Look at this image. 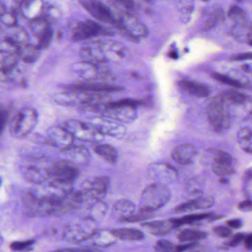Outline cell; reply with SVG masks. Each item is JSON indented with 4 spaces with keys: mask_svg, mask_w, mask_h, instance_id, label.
<instances>
[{
    "mask_svg": "<svg viewBox=\"0 0 252 252\" xmlns=\"http://www.w3.org/2000/svg\"><path fill=\"white\" fill-rule=\"evenodd\" d=\"M107 206L102 201L95 202L93 203L91 207V216L88 218L92 219L93 220L96 221L98 220L102 219L107 212Z\"/></svg>",
    "mask_w": 252,
    "mask_h": 252,
    "instance_id": "obj_41",
    "label": "cell"
},
{
    "mask_svg": "<svg viewBox=\"0 0 252 252\" xmlns=\"http://www.w3.org/2000/svg\"><path fill=\"white\" fill-rule=\"evenodd\" d=\"M176 55H177V53L175 52V51H173V52H170V54H169V57H170L171 58H173V59L177 58Z\"/></svg>",
    "mask_w": 252,
    "mask_h": 252,
    "instance_id": "obj_59",
    "label": "cell"
},
{
    "mask_svg": "<svg viewBox=\"0 0 252 252\" xmlns=\"http://www.w3.org/2000/svg\"><path fill=\"white\" fill-rule=\"evenodd\" d=\"M2 178H1V177H0V187H1V184H2Z\"/></svg>",
    "mask_w": 252,
    "mask_h": 252,
    "instance_id": "obj_60",
    "label": "cell"
},
{
    "mask_svg": "<svg viewBox=\"0 0 252 252\" xmlns=\"http://www.w3.org/2000/svg\"><path fill=\"white\" fill-rule=\"evenodd\" d=\"M110 186V178L107 176H98L86 180L80 190L84 201L91 200L94 203L101 201L107 194Z\"/></svg>",
    "mask_w": 252,
    "mask_h": 252,
    "instance_id": "obj_9",
    "label": "cell"
},
{
    "mask_svg": "<svg viewBox=\"0 0 252 252\" xmlns=\"http://www.w3.org/2000/svg\"><path fill=\"white\" fill-rule=\"evenodd\" d=\"M197 154V150L194 146L189 144L178 146L172 153L174 161L181 165H188L192 163Z\"/></svg>",
    "mask_w": 252,
    "mask_h": 252,
    "instance_id": "obj_21",
    "label": "cell"
},
{
    "mask_svg": "<svg viewBox=\"0 0 252 252\" xmlns=\"http://www.w3.org/2000/svg\"><path fill=\"white\" fill-rule=\"evenodd\" d=\"M51 252H101L99 249L95 248H70V249H58Z\"/></svg>",
    "mask_w": 252,
    "mask_h": 252,
    "instance_id": "obj_50",
    "label": "cell"
},
{
    "mask_svg": "<svg viewBox=\"0 0 252 252\" xmlns=\"http://www.w3.org/2000/svg\"><path fill=\"white\" fill-rule=\"evenodd\" d=\"M116 237L111 230H95L94 234L86 240L90 245L96 247H107L116 243Z\"/></svg>",
    "mask_w": 252,
    "mask_h": 252,
    "instance_id": "obj_25",
    "label": "cell"
},
{
    "mask_svg": "<svg viewBox=\"0 0 252 252\" xmlns=\"http://www.w3.org/2000/svg\"><path fill=\"white\" fill-rule=\"evenodd\" d=\"M84 202L80 191H75L71 186L54 182L32 190L24 197L26 210L38 216L63 215L78 209Z\"/></svg>",
    "mask_w": 252,
    "mask_h": 252,
    "instance_id": "obj_1",
    "label": "cell"
},
{
    "mask_svg": "<svg viewBox=\"0 0 252 252\" xmlns=\"http://www.w3.org/2000/svg\"><path fill=\"white\" fill-rule=\"evenodd\" d=\"M152 217H153V213H151V212H143V211L139 210L138 213L132 214L129 218L125 219L123 222H141V221H145L147 220L150 219Z\"/></svg>",
    "mask_w": 252,
    "mask_h": 252,
    "instance_id": "obj_46",
    "label": "cell"
},
{
    "mask_svg": "<svg viewBox=\"0 0 252 252\" xmlns=\"http://www.w3.org/2000/svg\"><path fill=\"white\" fill-rule=\"evenodd\" d=\"M95 230V221L86 218L78 223L69 225L64 231V236L69 241L80 243L86 241Z\"/></svg>",
    "mask_w": 252,
    "mask_h": 252,
    "instance_id": "obj_13",
    "label": "cell"
},
{
    "mask_svg": "<svg viewBox=\"0 0 252 252\" xmlns=\"http://www.w3.org/2000/svg\"><path fill=\"white\" fill-rule=\"evenodd\" d=\"M90 124L103 136L109 135L113 138H122L126 133V128L122 124L105 118H94Z\"/></svg>",
    "mask_w": 252,
    "mask_h": 252,
    "instance_id": "obj_17",
    "label": "cell"
},
{
    "mask_svg": "<svg viewBox=\"0 0 252 252\" xmlns=\"http://www.w3.org/2000/svg\"><path fill=\"white\" fill-rule=\"evenodd\" d=\"M38 123L37 112L31 107L21 109L10 123L9 132L14 138L26 137Z\"/></svg>",
    "mask_w": 252,
    "mask_h": 252,
    "instance_id": "obj_4",
    "label": "cell"
},
{
    "mask_svg": "<svg viewBox=\"0 0 252 252\" xmlns=\"http://www.w3.org/2000/svg\"><path fill=\"white\" fill-rule=\"evenodd\" d=\"M228 17L237 27L246 28L247 26V14L241 8L237 5H232L229 8Z\"/></svg>",
    "mask_w": 252,
    "mask_h": 252,
    "instance_id": "obj_37",
    "label": "cell"
},
{
    "mask_svg": "<svg viewBox=\"0 0 252 252\" xmlns=\"http://www.w3.org/2000/svg\"><path fill=\"white\" fill-rule=\"evenodd\" d=\"M100 113L103 118L119 124L130 123L137 117V110L135 107L115 105L112 101L106 104L100 110Z\"/></svg>",
    "mask_w": 252,
    "mask_h": 252,
    "instance_id": "obj_12",
    "label": "cell"
},
{
    "mask_svg": "<svg viewBox=\"0 0 252 252\" xmlns=\"http://www.w3.org/2000/svg\"><path fill=\"white\" fill-rule=\"evenodd\" d=\"M8 118H9L8 112L5 109L0 108V135L2 133L5 126H6Z\"/></svg>",
    "mask_w": 252,
    "mask_h": 252,
    "instance_id": "obj_52",
    "label": "cell"
},
{
    "mask_svg": "<svg viewBox=\"0 0 252 252\" xmlns=\"http://www.w3.org/2000/svg\"><path fill=\"white\" fill-rule=\"evenodd\" d=\"M207 233L198 230L185 229L178 234V239L181 243H195L207 237Z\"/></svg>",
    "mask_w": 252,
    "mask_h": 252,
    "instance_id": "obj_35",
    "label": "cell"
},
{
    "mask_svg": "<svg viewBox=\"0 0 252 252\" xmlns=\"http://www.w3.org/2000/svg\"><path fill=\"white\" fill-rule=\"evenodd\" d=\"M226 225L229 228L237 229V228H241L243 226V221L238 218H234V219L226 221Z\"/></svg>",
    "mask_w": 252,
    "mask_h": 252,
    "instance_id": "obj_53",
    "label": "cell"
},
{
    "mask_svg": "<svg viewBox=\"0 0 252 252\" xmlns=\"http://www.w3.org/2000/svg\"><path fill=\"white\" fill-rule=\"evenodd\" d=\"M63 127L67 129L73 138L85 142H98L104 137L91 124L75 119L65 121Z\"/></svg>",
    "mask_w": 252,
    "mask_h": 252,
    "instance_id": "obj_8",
    "label": "cell"
},
{
    "mask_svg": "<svg viewBox=\"0 0 252 252\" xmlns=\"http://www.w3.org/2000/svg\"><path fill=\"white\" fill-rule=\"evenodd\" d=\"M239 209L246 212H251L252 209V203L251 199H246L243 201L240 202L238 204Z\"/></svg>",
    "mask_w": 252,
    "mask_h": 252,
    "instance_id": "obj_55",
    "label": "cell"
},
{
    "mask_svg": "<svg viewBox=\"0 0 252 252\" xmlns=\"http://www.w3.org/2000/svg\"><path fill=\"white\" fill-rule=\"evenodd\" d=\"M223 16V10L219 5L209 8L205 12L202 22V30L209 31L213 29L222 20Z\"/></svg>",
    "mask_w": 252,
    "mask_h": 252,
    "instance_id": "obj_26",
    "label": "cell"
},
{
    "mask_svg": "<svg viewBox=\"0 0 252 252\" xmlns=\"http://www.w3.org/2000/svg\"><path fill=\"white\" fill-rule=\"evenodd\" d=\"M79 57L82 62L94 65H102L107 62L101 41H92L85 44L79 51Z\"/></svg>",
    "mask_w": 252,
    "mask_h": 252,
    "instance_id": "obj_15",
    "label": "cell"
},
{
    "mask_svg": "<svg viewBox=\"0 0 252 252\" xmlns=\"http://www.w3.org/2000/svg\"><path fill=\"white\" fill-rule=\"evenodd\" d=\"M220 96L227 105L228 104L240 105V104H246L249 100V97L247 95L234 90L224 91L220 95Z\"/></svg>",
    "mask_w": 252,
    "mask_h": 252,
    "instance_id": "obj_36",
    "label": "cell"
},
{
    "mask_svg": "<svg viewBox=\"0 0 252 252\" xmlns=\"http://www.w3.org/2000/svg\"><path fill=\"white\" fill-rule=\"evenodd\" d=\"M215 200L211 197H200L193 200H189L185 203H181L175 207V213L191 212V211L207 209L213 206Z\"/></svg>",
    "mask_w": 252,
    "mask_h": 252,
    "instance_id": "obj_22",
    "label": "cell"
},
{
    "mask_svg": "<svg viewBox=\"0 0 252 252\" xmlns=\"http://www.w3.org/2000/svg\"><path fill=\"white\" fill-rule=\"evenodd\" d=\"M111 232L116 238L128 241H139L144 238V234L141 230L134 228H121L112 229Z\"/></svg>",
    "mask_w": 252,
    "mask_h": 252,
    "instance_id": "obj_32",
    "label": "cell"
},
{
    "mask_svg": "<svg viewBox=\"0 0 252 252\" xmlns=\"http://www.w3.org/2000/svg\"><path fill=\"white\" fill-rule=\"evenodd\" d=\"M119 33L132 42H138L148 34L147 27L135 18L134 14L120 12L116 26Z\"/></svg>",
    "mask_w": 252,
    "mask_h": 252,
    "instance_id": "obj_5",
    "label": "cell"
},
{
    "mask_svg": "<svg viewBox=\"0 0 252 252\" xmlns=\"http://www.w3.org/2000/svg\"><path fill=\"white\" fill-rule=\"evenodd\" d=\"M0 30H2V27H1V25H0Z\"/></svg>",
    "mask_w": 252,
    "mask_h": 252,
    "instance_id": "obj_61",
    "label": "cell"
},
{
    "mask_svg": "<svg viewBox=\"0 0 252 252\" xmlns=\"http://www.w3.org/2000/svg\"><path fill=\"white\" fill-rule=\"evenodd\" d=\"M1 23L9 28V29L18 26V20H17L16 13L5 11V12L0 14V24Z\"/></svg>",
    "mask_w": 252,
    "mask_h": 252,
    "instance_id": "obj_43",
    "label": "cell"
},
{
    "mask_svg": "<svg viewBox=\"0 0 252 252\" xmlns=\"http://www.w3.org/2000/svg\"><path fill=\"white\" fill-rule=\"evenodd\" d=\"M170 191L164 184H150L143 191L140 197V211L153 213L164 206L170 199Z\"/></svg>",
    "mask_w": 252,
    "mask_h": 252,
    "instance_id": "obj_2",
    "label": "cell"
},
{
    "mask_svg": "<svg viewBox=\"0 0 252 252\" xmlns=\"http://www.w3.org/2000/svg\"><path fill=\"white\" fill-rule=\"evenodd\" d=\"M206 159L210 163L214 173L218 176H227L234 173V160L228 153L221 150H209Z\"/></svg>",
    "mask_w": 252,
    "mask_h": 252,
    "instance_id": "obj_10",
    "label": "cell"
},
{
    "mask_svg": "<svg viewBox=\"0 0 252 252\" xmlns=\"http://www.w3.org/2000/svg\"><path fill=\"white\" fill-rule=\"evenodd\" d=\"M186 191L190 195H199L203 191V184L199 178L189 180L186 185Z\"/></svg>",
    "mask_w": 252,
    "mask_h": 252,
    "instance_id": "obj_42",
    "label": "cell"
},
{
    "mask_svg": "<svg viewBox=\"0 0 252 252\" xmlns=\"http://www.w3.org/2000/svg\"><path fill=\"white\" fill-rule=\"evenodd\" d=\"M113 34L114 33L110 29L93 20L76 21L71 26V39L73 42H81L97 36H113Z\"/></svg>",
    "mask_w": 252,
    "mask_h": 252,
    "instance_id": "obj_7",
    "label": "cell"
},
{
    "mask_svg": "<svg viewBox=\"0 0 252 252\" xmlns=\"http://www.w3.org/2000/svg\"><path fill=\"white\" fill-rule=\"evenodd\" d=\"M64 160L77 166H85L89 163L91 156L89 151L84 146L73 145L61 150Z\"/></svg>",
    "mask_w": 252,
    "mask_h": 252,
    "instance_id": "obj_19",
    "label": "cell"
},
{
    "mask_svg": "<svg viewBox=\"0 0 252 252\" xmlns=\"http://www.w3.org/2000/svg\"><path fill=\"white\" fill-rule=\"evenodd\" d=\"M148 174L152 179L159 184H172L178 179V173L175 168L166 163L156 162L148 168Z\"/></svg>",
    "mask_w": 252,
    "mask_h": 252,
    "instance_id": "obj_14",
    "label": "cell"
},
{
    "mask_svg": "<svg viewBox=\"0 0 252 252\" xmlns=\"http://www.w3.org/2000/svg\"><path fill=\"white\" fill-rule=\"evenodd\" d=\"M41 55V49H39L36 45L26 44L20 47L17 51V56L19 59L26 63H33L39 60Z\"/></svg>",
    "mask_w": 252,
    "mask_h": 252,
    "instance_id": "obj_31",
    "label": "cell"
},
{
    "mask_svg": "<svg viewBox=\"0 0 252 252\" xmlns=\"http://www.w3.org/2000/svg\"><path fill=\"white\" fill-rule=\"evenodd\" d=\"M34 240H24V241H15L10 245V248L11 250L14 252H19V251H23L30 246L34 244Z\"/></svg>",
    "mask_w": 252,
    "mask_h": 252,
    "instance_id": "obj_48",
    "label": "cell"
},
{
    "mask_svg": "<svg viewBox=\"0 0 252 252\" xmlns=\"http://www.w3.org/2000/svg\"><path fill=\"white\" fill-rule=\"evenodd\" d=\"M47 142L53 147L63 150L73 145L74 138L63 126H54L46 132Z\"/></svg>",
    "mask_w": 252,
    "mask_h": 252,
    "instance_id": "obj_18",
    "label": "cell"
},
{
    "mask_svg": "<svg viewBox=\"0 0 252 252\" xmlns=\"http://www.w3.org/2000/svg\"><path fill=\"white\" fill-rule=\"evenodd\" d=\"M94 151L108 163L114 164L117 161V150L110 144H98L94 147Z\"/></svg>",
    "mask_w": 252,
    "mask_h": 252,
    "instance_id": "obj_34",
    "label": "cell"
},
{
    "mask_svg": "<svg viewBox=\"0 0 252 252\" xmlns=\"http://www.w3.org/2000/svg\"><path fill=\"white\" fill-rule=\"evenodd\" d=\"M156 252H175V245L166 240H160L155 246Z\"/></svg>",
    "mask_w": 252,
    "mask_h": 252,
    "instance_id": "obj_45",
    "label": "cell"
},
{
    "mask_svg": "<svg viewBox=\"0 0 252 252\" xmlns=\"http://www.w3.org/2000/svg\"><path fill=\"white\" fill-rule=\"evenodd\" d=\"M4 39L20 48V47L29 43V39L27 32L17 26V27L11 29V30L7 33Z\"/></svg>",
    "mask_w": 252,
    "mask_h": 252,
    "instance_id": "obj_33",
    "label": "cell"
},
{
    "mask_svg": "<svg viewBox=\"0 0 252 252\" xmlns=\"http://www.w3.org/2000/svg\"><path fill=\"white\" fill-rule=\"evenodd\" d=\"M212 77L215 80L218 81L222 85H227V86L231 87L234 88H241L244 87L241 82L237 79H233L226 75L221 74V73H212Z\"/></svg>",
    "mask_w": 252,
    "mask_h": 252,
    "instance_id": "obj_40",
    "label": "cell"
},
{
    "mask_svg": "<svg viewBox=\"0 0 252 252\" xmlns=\"http://www.w3.org/2000/svg\"><path fill=\"white\" fill-rule=\"evenodd\" d=\"M103 50L107 61L124 58L125 56V47L122 43L116 41L104 40L101 41Z\"/></svg>",
    "mask_w": 252,
    "mask_h": 252,
    "instance_id": "obj_27",
    "label": "cell"
},
{
    "mask_svg": "<svg viewBox=\"0 0 252 252\" xmlns=\"http://www.w3.org/2000/svg\"><path fill=\"white\" fill-rule=\"evenodd\" d=\"M72 70L85 81L98 80L99 75L106 74L105 67L101 65H94L85 62L76 63L72 66Z\"/></svg>",
    "mask_w": 252,
    "mask_h": 252,
    "instance_id": "obj_20",
    "label": "cell"
},
{
    "mask_svg": "<svg viewBox=\"0 0 252 252\" xmlns=\"http://www.w3.org/2000/svg\"><path fill=\"white\" fill-rule=\"evenodd\" d=\"M252 53H243V54H237L231 57V61H244V60H252Z\"/></svg>",
    "mask_w": 252,
    "mask_h": 252,
    "instance_id": "obj_54",
    "label": "cell"
},
{
    "mask_svg": "<svg viewBox=\"0 0 252 252\" xmlns=\"http://www.w3.org/2000/svg\"><path fill=\"white\" fill-rule=\"evenodd\" d=\"M65 88H67L69 91H80V92L91 93V94L117 92L122 90L121 87L99 82L98 80L84 81V82L67 85Z\"/></svg>",
    "mask_w": 252,
    "mask_h": 252,
    "instance_id": "obj_16",
    "label": "cell"
},
{
    "mask_svg": "<svg viewBox=\"0 0 252 252\" xmlns=\"http://www.w3.org/2000/svg\"><path fill=\"white\" fill-rule=\"evenodd\" d=\"M243 70H244L245 72H248V73H250L251 72V67L250 65H246L245 64L243 67Z\"/></svg>",
    "mask_w": 252,
    "mask_h": 252,
    "instance_id": "obj_58",
    "label": "cell"
},
{
    "mask_svg": "<svg viewBox=\"0 0 252 252\" xmlns=\"http://www.w3.org/2000/svg\"><path fill=\"white\" fill-rule=\"evenodd\" d=\"M178 85L184 92L197 98H206L210 95V89L206 85L195 81L183 79Z\"/></svg>",
    "mask_w": 252,
    "mask_h": 252,
    "instance_id": "obj_24",
    "label": "cell"
},
{
    "mask_svg": "<svg viewBox=\"0 0 252 252\" xmlns=\"http://www.w3.org/2000/svg\"><path fill=\"white\" fill-rule=\"evenodd\" d=\"M211 217H214V214L212 212H208V213L193 214V215H187V216L182 217V218H172L171 220L175 224L176 228H178L181 225H186V224H192L194 222L207 219V218H211Z\"/></svg>",
    "mask_w": 252,
    "mask_h": 252,
    "instance_id": "obj_38",
    "label": "cell"
},
{
    "mask_svg": "<svg viewBox=\"0 0 252 252\" xmlns=\"http://www.w3.org/2000/svg\"><path fill=\"white\" fill-rule=\"evenodd\" d=\"M135 204L126 199L118 200L113 206V215L120 222H123L125 219L135 213Z\"/></svg>",
    "mask_w": 252,
    "mask_h": 252,
    "instance_id": "obj_29",
    "label": "cell"
},
{
    "mask_svg": "<svg viewBox=\"0 0 252 252\" xmlns=\"http://www.w3.org/2000/svg\"><path fill=\"white\" fill-rule=\"evenodd\" d=\"M22 174L27 181L35 184H41L48 179L46 169L36 166H25L22 169Z\"/></svg>",
    "mask_w": 252,
    "mask_h": 252,
    "instance_id": "obj_28",
    "label": "cell"
},
{
    "mask_svg": "<svg viewBox=\"0 0 252 252\" xmlns=\"http://www.w3.org/2000/svg\"><path fill=\"white\" fill-rule=\"evenodd\" d=\"M206 115L211 127L217 133L226 130L231 125L228 107L220 95L215 97L208 104Z\"/></svg>",
    "mask_w": 252,
    "mask_h": 252,
    "instance_id": "obj_3",
    "label": "cell"
},
{
    "mask_svg": "<svg viewBox=\"0 0 252 252\" xmlns=\"http://www.w3.org/2000/svg\"><path fill=\"white\" fill-rule=\"evenodd\" d=\"M252 169H249L245 175L244 191L248 197L251 199V191H252Z\"/></svg>",
    "mask_w": 252,
    "mask_h": 252,
    "instance_id": "obj_51",
    "label": "cell"
},
{
    "mask_svg": "<svg viewBox=\"0 0 252 252\" xmlns=\"http://www.w3.org/2000/svg\"><path fill=\"white\" fill-rule=\"evenodd\" d=\"M47 172L51 182L65 186H71L79 175V168L64 159L51 163Z\"/></svg>",
    "mask_w": 252,
    "mask_h": 252,
    "instance_id": "obj_6",
    "label": "cell"
},
{
    "mask_svg": "<svg viewBox=\"0 0 252 252\" xmlns=\"http://www.w3.org/2000/svg\"><path fill=\"white\" fill-rule=\"evenodd\" d=\"M188 252H208L205 249L204 246L199 244L198 243H194L188 251Z\"/></svg>",
    "mask_w": 252,
    "mask_h": 252,
    "instance_id": "obj_56",
    "label": "cell"
},
{
    "mask_svg": "<svg viewBox=\"0 0 252 252\" xmlns=\"http://www.w3.org/2000/svg\"><path fill=\"white\" fill-rule=\"evenodd\" d=\"M237 142L240 148L251 154L252 152V134L249 128H242L237 133Z\"/></svg>",
    "mask_w": 252,
    "mask_h": 252,
    "instance_id": "obj_39",
    "label": "cell"
},
{
    "mask_svg": "<svg viewBox=\"0 0 252 252\" xmlns=\"http://www.w3.org/2000/svg\"><path fill=\"white\" fill-rule=\"evenodd\" d=\"M246 234H243V233H237V234L232 236L229 240L225 242L224 246L229 248L236 247V246L240 245L242 242H243L245 237H246Z\"/></svg>",
    "mask_w": 252,
    "mask_h": 252,
    "instance_id": "obj_47",
    "label": "cell"
},
{
    "mask_svg": "<svg viewBox=\"0 0 252 252\" xmlns=\"http://www.w3.org/2000/svg\"><path fill=\"white\" fill-rule=\"evenodd\" d=\"M245 247L247 249L248 251L250 252L252 250V234H246V237H245L244 240Z\"/></svg>",
    "mask_w": 252,
    "mask_h": 252,
    "instance_id": "obj_57",
    "label": "cell"
},
{
    "mask_svg": "<svg viewBox=\"0 0 252 252\" xmlns=\"http://www.w3.org/2000/svg\"><path fill=\"white\" fill-rule=\"evenodd\" d=\"M213 231L217 236L221 238H227L232 234L231 228L224 226V225H217V226L214 227Z\"/></svg>",
    "mask_w": 252,
    "mask_h": 252,
    "instance_id": "obj_49",
    "label": "cell"
},
{
    "mask_svg": "<svg viewBox=\"0 0 252 252\" xmlns=\"http://www.w3.org/2000/svg\"><path fill=\"white\" fill-rule=\"evenodd\" d=\"M45 6L41 1H26L21 2L20 11L25 18L31 22L44 17Z\"/></svg>",
    "mask_w": 252,
    "mask_h": 252,
    "instance_id": "obj_23",
    "label": "cell"
},
{
    "mask_svg": "<svg viewBox=\"0 0 252 252\" xmlns=\"http://www.w3.org/2000/svg\"><path fill=\"white\" fill-rule=\"evenodd\" d=\"M179 11L181 14V18L185 19L184 22H188L190 15L194 10V2L191 1H183L179 2Z\"/></svg>",
    "mask_w": 252,
    "mask_h": 252,
    "instance_id": "obj_44",
    "label": "cell"
},
{
    "mask_svg": "<svg viewBox=\"0 0 252 252\" xmlns=\"http://www.w3.org/2000/svg\"><path fill=\"white\" fill-rule=\"evenodd\" d=\"M142 226L145 227L155 235H164L171 232L176 228L175 224L170 220H167L153 221V222H143Z\"/></svg>",
    "mask_w": 252,
    "mask_h": 252,
    "instance_id": "obj_30",
    "label": "cell"
},
{
    "mask_svg": "<svg viewBox=\"0 0 252 252\" xmlns=\"http://www.w3.org/2000/svg\"><path fill=\"white\" fill-rule=\"evenodd\" d=\"M79 3L95 20L116 27L119 20V14L116 15L110 7L104 5L103 2L94 0H83Z\"/></svg>",
    "mask_w": 252,
    "mask_h": 252,
    "instance_id": "obj_11",
    "label": "cell"
}]
</instances>
